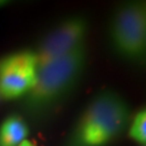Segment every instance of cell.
<instances>
[{
	"label": "cell",
	"mask_w": 146,
	"mask_h": 146,
	"mask_svg": "<svg viewBox=\"0 0 146 146\" xmlns=\"http://www.w3.org/2000/svg\"><path fill=\"white\" fill-rule=\"evenodd\" d=\"M88 62L86 46L38 69L36 82L23 98L24 110L41 117L62 103L77 87Z\"/></svg>",
	"instance_id": "cell-1"
},
{
	"label": "cell",
	"mask_w": 146,
	"mask_h": 146,
	"mask_svg": "<svg viewBox=\"0 0 146 146\" xmlns=\"http://www.w3.org/2000/svg\"><path fill=\"white\" fill-rule=\"evenodd\" d=\"M28 125L20 115H9L0 123V146H19L27 140Z\"/></svg>",
	"instance_id": "cell-6"
},
{
	"label": "cell",
	"mask_w": 146,
	"mask_h": 146,
	"mask_svg": "<svg viewBox=\"0 0 146 146\" xmlns=\"http://www.w3.org/2000/svg\"><path fill=\"white\" fill-rule=\"evenodd\" d=\"M110 36L111 47L120 58L141 63L146 52V7L144 2L121 5L113 16Z\"/></svg>",
	"instance_id": "cell-3"
},
{
	"label": "cell",
	"mask_w": 146,
	"mask_h": 146,
	"mask_svg": "<svg viewBox=\"0 0 146 146\" xmlns=\"http://www.w3.org/2000/svg\"><path fill=\"white\" fill-rule=\"evenodd\" d=\"M19 146H37V145L34 141H31V140H25L24 142H22Z\"/></svg>",
	"instance_id": "cell-8"
},
{
	"label": "cell",
	"mask_w": 146,
	"mask_h": 146,
	"mask_svg": "<svg viewBox=\"0 0 146 146\" xmlns=\"http://www.w3.org/2000/svg\"><path fill=\"white\" fill-rule=\"evenodd\" d=\"M38 66L33 50H19L0 58V98H24L36 82Z\"/></svg>",
	"instance_id": "cell-5"
},
{
	"label": "cell",
	"mask_w": 146,
	"mask_h": 146,
	"mask_svg": "<svg viewBox=\"0 0 146 146\" xmlns=\"http://www.w3.org/2000/svg\"><path fill=\"white\" fill-rule=\"evenodd\" d=\"M89 22L84 16L65 19L49 31L34 51L38 69L84 47Z\"/></svg>",
	"instance_id": "cell-4"
},
{
	"label": "cell",
	"mask_w": 146,
	"mask_h": 146,
	"mask_svg": "<svg viewBox=\"0 0 146 146\" xmlns=\"http://www.w3.org/2000/svg\"><path fill=\"white\" fill-rule=\"evenodd\" d=\"M130 111L117 92H100L77 120L66 146H107L119 137L129 125Z\"/></svg>",
	"instance_id": "cell-2"
},
{
	"label": "cell",
	"mask_w": 146,
	"mask_h": 146,
	"mask_svg": "<svg viewBox=\"0 0 146 146\" xmlns=\"http://www.w3.org/2000/svg\"><path fill=\"white\" fill-rule=\"evenodd\" d=\"M128 135L132 141L145 146L146 144V110H140L136 111L129 125Z\"/></svg>",
	"instance_id": "cell-7"
}]
</instances>
